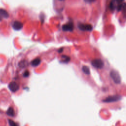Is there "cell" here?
I'll use <instances>...</instances> for the list:
<instances>
[{
  "instance_id": "7a4b0ae2",
  "label": "cell",
  "mask_w": 126,
  "mask_h": 126,
  "mask_svg": "<svg viewBox=\"0 0 126 126\" xmlns=\"http://www.w3.org/2000/svg\"><path fill=\"white\" fill-rule=\"evenodd\" d=\"M122 98V97L120 95H114L112 96H109L105 98V100H103V102H116L119 100H120Z\"/></svg>"
},
{
  "instance_id": "9c48e42d",
  "label": "cell",
  "mask_w": 126,
  "mask_h": 126,
  "mask_svg": "<svg viewBox=\"0 0 126 126\" xmlns=\"http://www.w3.org/2000/svg\"><path fill=\"white\" fill-rule=\"evenodd\" d=\"M41 62V59L37 58L36 59H35L34 60H33L31 62V65L33 67H37L40 64Z\"/></svg>"
},
{
  "instance_id": "8992f818",
  "label": "cell",
  "mask_w": 126,
  "mask_h": 126,
  "mask_svg": "<svg viewBox=\"0 0 126 126\" xmlns=\"http://www.w3.org/2000/svg\"><path fill=\"white\" fill-rule=\"evenodd\" d=\"M9 89L13 92H15L19 89V85L15 82H11L8 85Z\"/></svg>"
},
{
  "instance_id": "e0dca14e",
  "label": "cell",
  "mask_w": 126,
  "mask_h": 126,
  "mask_svg": "<svg viewBox=\"0 0 126 126\" xmlns=\"http://www.w3.org/2000/svg\"><path fill=\"white\" fill-rule=\"evenodd\" d=\"M63 49H63V48H61L58 50V52L59 53H61V52H62V51H63Z\"/></svg>"
},
{
  "instance_id": "5bb4252c",
  "label": "cell",
  "mask_w": 126,
  "mask_h": 126,
  "mask_svg": "<svg viewBox=\"0 0 126 126\" xmlns=\"http://www.w3.org/2000/svg\"><path fill=\"white\" fill-rule=\"evenodd\" d=\"M27 65V62L25 60H23V61H21L19 64V66L20 67H26Z\"/></svg>"
},
{
  "instance_id": "8fae6325",
  "label": "cell",
  "mask_w": 126,
  "mask_h": 126,
  "mask_svg": "<svg viewBox=\"0 0 126 126\" xmlns=\"http://www.w3.org/2000/svg\"><path fill=\"white\" fill-rule=\"evenodd\" d=\"M82 71L86 74H87V75H89L90 74V69L87 66H83L82 68Z\"/></svg>"
},
{
  "instance_id": "30bf717a",
  "label": "cell",
  "mask_w": 126,
  "mask_h": 126,
  "mask_svg": "<svg viewBox=\"0 0 126 126\" xmlns=\"http://www.w3.org/2000/svg\"><path fill=\"white\" fill-rule=\"evenodd\" d=\"M7 114L9 116L13 117L15 115V112H14V110L13 109V108L11 107H9L8 109V110H7Z\"/></svg>"
},
{
  "instance_id": "5b68a950",
  "label": "cell",
  "mask_w": 126,
  "mask_h": 126,
  "mask_svg": "<svg viewBox=\"0 0 126 126\" xmlns=\"http://www.w3.org/2000/svg\"><path fill=\"white\" fill-rule=\"evenodd\" d=\"M74 29V25L72 22H68L67 23L64 24L62 26V29L64 31L72 32Z\"/></svg>"
},
{
  "instance_id": "9a60e30c",
  "label": "cell",
  "mask_w": 126,
  "mask_h": 126,
  "mask_svg": "<svg viewBox=\"0 0 126 126\" xmlns=\"http://www.w3.org/2000/svg\"><path fill=\"white\" fill-rule=\"evenodd\" d=\"M8 122H9L10 126H18V125L15 122H14V121H13V120H9Z\"/></svg>"
},
{
  "instance_id": "7c38bea8",
  "label": "cell",
  "mask_w": 126,
  "mask_h": 126,
  "mask_svg": "<svg viewBox=\"0 0 126 126\" xmlns=\"http://www.w3.org/2000/svg\"><path fill=\"white\" fill-rule=\"evenodd\" d=\"M62 62L67 63L71 60V58L70 57H68L67 55H62Z\"/></svg>"
},
{
  "instance_id": "4fadbf2b",
  "label": "cell",
  "mask_w": 126,
  "mask_h": 126,
  "mask_svg": "<svg viewBox=\"0 0 126 126\" xmlns=\"http://www.w3.org/2000/svg\"><path fill=\"white\" fill-rule=\"evenodd\" d=\"M116 7H117V4H116V1H111L110 2L109 4V8L111 10H114L116 8Z\"/></svg>"
},
{
  "instance_id": "52a82bcc",
  "label": "cell",
  "mask_w": 126,
  "mask_h": 126,
  "mask_svg": "<svg viewBox=\"0 0 126 126\" xmlns=\"http://www.w3.org/2000/svg\"><path fill=\"white\" fill-rule=\"evenodd\" d=\"M23 24L21 22L18 21H14L13 24V28L15 30H16V31H19L21 30V29L23 28Z\"/></svg>"
},
{
  "instance_id": "277c9868",
  "label": "cell",
  "mask_w": 126,
  "mask_h": 126,
  "mask_svg": "<svg viewBox=\"0 0 126 126\" xmlns=\"http://www.w3.org/2000/svg\"><path fill=\"white\" fill-rule=\"evenodd\" d=\"M78 28L83 31H91L93 30V26L89 24H79L78 25Z\"/></svg>"
},
{
  "instance_id": "3957f363",
  "label": "cell",
  "mask_w": 126,
  "mask_h": 126,
  "mask_svg": "<svg viewBox=\"0 0 126 126\" xmlns=\"http://www.w3.org/2000/svg\"><path fill=\"white\" fill-rule=\"evenodd\" d=\"M91 64L94 67L97 68H101L104 66V63L100 59H94L91 62Z\"/></svg>"
},
{
  "instance_id": "2e32d148",
  "label": "cell",
  "mask_w": 126,
  "mask_h": 126,
  "mask_svg": "<svg viewBox=\"0 0 126 126\" xmlns=\"http://www.w3.org/2000/svg\"><path fill=\"white\" fill-rule=\"evenodd\" d=\"M30 75V72L28 71H26L23 73V76L25 77H27Z\"/></svg>"
},
{
  "instance_id": "6da1fadb",
  "label": "cell",
  "mask_w": 126,
  "mask_h": 126,
  "mask_svg": "<svg viewBox=\"0 0 126 126\" xmlns=\"http://www.w3.org/2000/svg\"><path fill=\"white\" fill-rule=\"evenodd\" d=\"M110 75L114 82L116 84H119L121 83V76L118 71L115 70H112L110 73Z\"/></svg>"
},
{
  "instance_id": "ba28073f",
  "label": "cell",
  "mask_w": 126,
  "mask_h": 126,
  "mask_svg": "<svg viewBox=\"0 0 126 126\" xmlns=\"http://www.w3.org/2000/svg\"><path fill=\"white\" fill-rule=\"evenodd\" d=\"M9 17V14L7 10L4 9L0 8V20L3 18H8Z\"/></svg>"
}]
</instances>
